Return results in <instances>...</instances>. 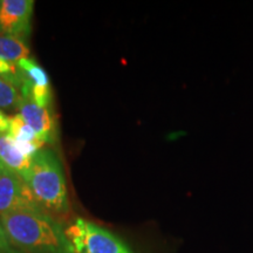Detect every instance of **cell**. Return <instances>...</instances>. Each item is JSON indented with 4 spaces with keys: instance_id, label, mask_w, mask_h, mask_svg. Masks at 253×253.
<instances>
[{
    "instance_id": "cell-1",
    "label": "cell",
    "mask_w": 253,
    "mask_h": 253,
    "mask_svg": "<svg viewBox=\"0 0 253 253\" xmlns=\"http://www.w3.org/2000/svg\"><path fill=\"white\" fill-rule=\"evenodd\" d=\"M0 221L11 244L23 253H74L66 230L45 211H12Z\"/></svg>"
},
{
    "instance_id": "cell-2",
    "label": "cell",
    "mask_w": 253,
    "mask_h": 253,
    "mask_svg": "<svg viewBox=\"0 0 253 253\" xmlns=\"http://www.w3.org/2000/svg\"><path fill=\"white\" fill-rule=\"evenodd\" d=\"M23 179L41 210L50 216L68 212V192L63 168L52 150L38 151Z\"/></svg>"
},
{
    "instance_id": "cell-3",
    "label": "cell",
    "mask_w": 253,
    "mask_h": 253,
    "mask_svg": "<svg viewBox=\"0 0 253 253\" xmlns=\"http://www.w3.org/2000/svg\"><path fill=\"white\" fill-rule=\"evenodd\" d=\"M74 253H135L109 230L93 221L77 218L66 230Z\"/></svg>"
},
{
    "instance_id": "cell-4",
    "label": "cell",
    "mask_w": 253,
    "mask_h": 253,
    "mask_svg": "<svg viewBox=\"0 0 253 253\" xmlns=\"http://www.w3.org/2000/svg\"><path fill=\"white\" fill-rule=\"evenodd\" d=\"M18 210H41L28 186L18 173H0V216Z\"/></svg>"
},
{
    "instance_id": "cell-5",
    "label": "cell",
    "mask_w": 253,
    "mask_h": 253,
    "mask_svg": "<svg viewBox=\"0 0 253 253\" xmlns=\"http://www.w3.org/2000/svg\"><path fill=\"white\" fill-rule=\"evenodd\" d=\"M21 74V93L23 96H31L37 106L41 108H50L52 104V88L49 78L45 69L36 60L27 58L17 63Z\"/></svg>"
},
{
    "instance_id": "cell-6",
    "label": "cell",
    "mask_w": 253,
    "mask_h": 253,
    "mask_svg": "<svg viewBox=\"0 0 253 253\" xmlns=\"http://www.w3.org/2000/svg\"><path fill=\"white\" fill-rule=\"evenodd\" d=\"M33 0H0V34L24 39L31 33Z\"/></svg>"
},
{
    "instance_id": "cell-7",
    "label": "cell",
    "mask_w": 253,
    "mask_h": 253,
    "mask_svg": "<svg viewBox=\"0 0 253 253\" xmlns=\"http://www.w3.org/2000/svg\"><path fill=\"white\" fill-rule=\"evenodd\" d=\"M23 97L19 115L37 132L43 143H54L58 137V128L52 110L37 106L31 96Z\"/></svg>"
},
{
    "instance_id": "cell-8",
    "label": "cell",
    "mask_w": 253,
    "mask_h": 253,
    "mask_svg": "<svg viewBox=\"0 0 253 253\" xmlns=\"http://www.w3.org/2000/svg\"><path fill=\"white\" fill-rule=\"evenodd\" d=\"M32 158L21 154L7 134L0 132V161L6 169L24 178L30 170Z\"/></svg>"
},
{
    "instance_id": "cell-9",
    "label": "cell",
    "mask_w": 253,
    "mask_h": 253,
    "mask_svg": "<svg viewBox=\"0 0 253 253\" xmlns=\"http://www.w3.org/2000/svg\"><path fill=\"white\" fill-rule=\"evenodd\" d=\"M21 74L19 68L13 74L0 77V108L5 110H19L23 102L21 93Z\"/></svg>"
},
{
    "instance_id": "cell-10",
    "label": "cell",
    "mask_w": 253,
    "mask_h": 253,
    "mask_svg": "<svg viewBox=\"0 0 253 253\" xmlns=\"http://www.w3.org/2000/svg\"><path fill=\"white\" fill-rule=\"evenodd\" d=\"M30 58V48L26 41L17 37L0 34V59L15 63Z\"/></svg>"
},
{
    "instance_id": "cell-11",
    "label": "cell",
    "mask_w": 253,
    "mask_h": 253,
    "mask_svg": "<svg viewBox=\"0 0 253 253\" xmlns=\"http://www.w3.org/2000/svg\"><path fill=\"white\" fill-rule=\"evenodd\" d=\"M7 135L13 141L17 142H28V143H34L42 147L43 142L40 140L37 132L24 121L20 115H15L9 119V128Z\"/></svg>"
},
{
    "instance_id": "cell-12",
    "label": "cell",
    "mask_w": 253,
    "mask_h": 253,
    "mask_svg": "<svg viewBox=\"0 0 253 253\" xmlns=\"http://www.w3.org/2000/svg\"><path fill=\"white\" fill-rule=\"evenodd\" d=\"M0 253H23L11 244L1 225V221H0Z\"/></svg>"
},
{
    "instance_id": "cell-13",
    "label": "cell",
    "mask_w": 253,
    "mask_h": 253,
    "mask_svg": "<svg viewBox=\"0 0 253 253\" xmlns=\"http://www.w3.org/2000/svg\"><path fill=\"white\" fill-rule=\"evenodd\" d=\"M17 65L14 63L4 61V60L0 59V77H4V75H9L13 74V73L17 72Z\"/></svg>"
},
{
    "instance_id": "cell-14",
    "label": "cell",
    "mask_w": 253,
    "mask_h": 253,
    "mask_svg": "<svg viewBox=\"0 0 253 253\" xmlns=\"http://www.w3.org/2000/svg\"><path fill=\"white\" fill-rule=\"evenodd\" d=\"M8 128L9 119L1 112V110H0V132H1V134H5V132L8 131Z\"/></svg>"
},
{
    "instance_id": "cell-15",
    "label": "cell",
    "mask_w": 253,
    "mask_h": 253,
    "mask_svg": "<svg viewBox=\"0 0 253 253\" xmlns=\"http://www.w3.org/2000/svg\"><path fill=\"white\" fill-rule=\"evenodd\" d=\"M6 170H7V169H6L4 164H2L1 161H0V173H1V172H4V171H6Z\"/></svg>"
}]
</instances>
